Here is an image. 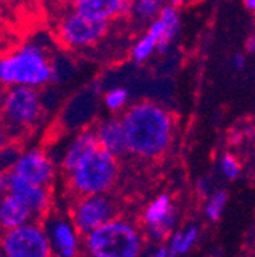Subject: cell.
Segmentation results:
<instances>
[{"label": "cell", "mask_w": 255, "mask_h": 257, "mask_svg": "<svg viewBox=\"0 0 255 257\" xmlns=\"http://www.w3.org/2000/svg\"><path fill=\"white\" fill-rule=\"evenodd\" d=\"M129 100H130V95L124 87H112V89L106 90L104 96H103V103H104L106 109L112 113L125 110L127 104H129Z\"/></svg>", "instance_id": "cell-21"}, {"label": "cell", "mask_w": 255, "mask_h": 257, "mask_svg": "<svg viewBox=\"0 0 255 257\" xmlns=\"http://www.w3.org/2000/svg\"><path fill=\"white\" fill-rule=\"evenodd\" d=\"M11 2H13V0H0V7H5V5H8Z\"/></svg>", "instance_id": "cell-35"}, {"label": "cell", "mask_w": 255, "mask_h": 257, "mask_svg": "<svg viewBox=\"0 0 255 257\" xmlns=\"http://www.w3.org/2000/svg\"><path fill=\"white\" fill-rule=\"evenodd\" d=\"M244 7L249 10V11H253L255 13V0H243Z\"/></svg>", "instance_id": "cell-32"}, {"label": "cell", "mask_w": 255, "mask_h": 257, "mask_svg": "<svg viewBox=\"0 0 255 257\" xmlns=\"http://www.w3.org/2000/svg\"><path fill=\"white\" fill-rule=\"evenodd\" d=\"M226 202H228V195L226 191L223 190H215L212 195L208 198L206 204H205V216L208 220L211 222H217L220 220L223 211H225V207H226Z\"/></svg>", "instance_id": "cell-22"}, {"label": "cell", "mask_w": 255, "mask_h": 257, "mask_svg": "<svg viewBox=\"0 0 255 257\" xmlns=\"http://www.w3.org/2000/svg\"><path fill=\"white\" fill-rule=\"evenodd\" d=\"M100 149L97 135H95L93 128H86L77 134L69 144L65 147L60 159V166L63 173H69L75 167H78L84 159H87L93 152H97Z\"/></svg>", "instance_id": "cell-13"}, {"label": "cell", "mask_w": 255, "mask_h": 257, "mask_svg": "<svg viewBox=\"0 0 255 257\" xmlns=\"http://www.w3.org/2000/svg\"><path fill=\"white\" fill-rule=\"evenodd\" d=\"M11 140H13V137H11L10 131L7 128V125L0 124V150L11 146Z\"/></svg>", "instance_id": "cell-26"}, {"label": "cell", "mask_w": 255, "mask_h": 257, "mask_svg": "<svg viewBox=\"0 0 255 257\" xmlns=\"http://www.w3.org/2000/svg\"><path fill=\"white\" fill-rule=\"evenodd\" d=\"M232 66L235 69H243L244 66V55L243 54H235L234 58H232Z\"/></svg>", "instance_id": "cell-28"}, {"label": "cell", "mask_w": 255, "mask_h": 257, "mask_svg": "<svg viewBox=\"0 0 255 257\" xmlns=\"http://www.w3.org/2000/svg\"><path fill=\"white\" fill-rule=\"evenodd\" d=\"M141 257H170L167 245H153L148 249H144Z\"/></svg>", "instance_id": "cell-24"}, {"label": "cell", "mask_w": 255, "mask_h": 257, "mask_svg": "<svg viewBox=\"0 0 255 257\" xmlns=\"http://www.w3.org/2000/svg\"><path fill=\"white\" fill-rule=\"evenodd\" d=\"M118 204L116 201L106 195H92L75 198L71 204L69 217L72 219L77 230L81 236H87L104 223L118 217Z\"/></svg>", "instance_id": "cell-8"}, {"label": "cell", "mask_w": 255, "mask_h": 257, "mask_svg": "<svg viewBox=\"0 0 255 257\" xmlns=\"http://www.w3.org/2000/svg\"><path fill=\"white\" fill-rule=\"evenodd\" d=\"M132 0H86L77 10L87 19L103 23L132 16Z\"/></svg>", "instance_id": "cell-14"}, {"label": "cell", "mask_w": 255, "mask_h": 257, "mask_svg": "<svg viewBox=\"0 0 255 257\" xmlns=\"http://www.w3.org/2000/svg\"><path fill=\"white\" fill-rule=\"evenodd\" d=\"M157 20L162 26V36L157 43V52L165 54L168 51V48L173 45V42L176 40L179 31H180V16L176 8L167 5L165 10L161 13V16L157 17Z\"/></svg>", "instance_id": "cell-18"}, {"label": "cell", "mask_w": 255, "mask_h": 257, "mask_svg": "<svg viewBox=\"0 0 255 257\" xmlns=\"http://www.w3.org/2000/svg\"><path fill=\"white\" fill-rule=\"evenodd\" d=\"M61 2L65 4V5H68V7H71V8H77L78 5L86 2V0H61Z\"/></svg>", "instance_id": "cell-29"}, {"label": "cell", "mask_w": 255, "mask_h": 257, "mask_svg": "<svg viewBox=\"0 0 255 257\" xmlns=\"http://www.w3.org/2000/svg\"><path fill=\"white\" fill-rule=\"evenodd\" d=\"M0 257H5V255H4V254H2V251H0Z\"/></svg>", "instance_id": "cell-36"}, {"label": "cell", "mask_w": 255, "mask_h": 257, "mask_svg": "<svg viewBox=\"0 0 255 257\" xmlns=\"http://www.w3.org/2000/svg\"><path fill=\"white\" fill-rule=\"evenodd\" d=\"M154 52H157V39L150 34L148 31H145V34H142L132 46L130 55L132 60L138 64L147 61Z\"/></svg>", "instance_id": "cell-20"}, {"label": "cell", "mask_w": 255, "mask_h": 257, "mask_svg": "<svg viewBox=\"0 0 255 257\" xmlns=\"http://www.w3.org/2000/svg\"><path fill=\"white\" fill-rule=\"evenodd\" d=\"M55 61L49 51L39 40H26L4 55V84L5 87L23 86L43 89L54 83Z\"/></svg>", "instance_id": "cell-2"}, {"label": "cell", "mask_w": 255, "mask_h": 257, "mask_svg": "<svg viewBox=\"0 0 255 257\" xmlns=\"http://www.w3.org/2000/svg\"><path fill=\"white\" fill-rule=\"evenodd\" d=\"M132 16L139 23H151L168 5L167 0H132Z\"/></svg>", "instance_id": "cell-19"}, {"label": "cell", "mask_w": 255, "mask_h": 257, "mask_svg": "<svg viewBox=\"0 0 255 257\" xmlns=\"http://www.w3.org/2000/svg\"><path fill=\"white\" fill-rule=\"evenodd\" d=\"M196 188H197V193L203 198H209L212 195V190H211V181L208 178H200L196 184Z\"/></svg>", "instance_id": "cell-25"}, {"label": "cell", "mask_w": 255, "mask_h": 257, "mask_svg": "<svg viewBox=\"0 0 255 257\" xmlns=\"http://www.w3.org/2000/svg\"><path fill=\"white\" fill-rule=\"evenodd\" d=\"M167 2H168V5L170 7H173V8H180L182 5H185V2H186V0H167Z\"/></svg>", "instance_id": "cell-31"}, {"label": "cell", "mask_w": 255, "mask_h": 257, "mask_svg": "<svg viewBox=\"0 0 255 257\" xmlns=\"http://www.w3.org/2000/svg\"><path fill=\"white\" fill-rule=\"evenodd\" d=\"M109 32V23L84 17L77 8L63 13L55 25V37L68 51H83L97 46Z\"/></svg>", "instance_id": "cell-6"}, {"label": "cell", "mask_w": 255, "mask_h": 257, "mask_svg": "<svg viewBox=\"0 0 255 257\" xmlns=\"http://www.w3.org/2000/svg\"><path fill=\"white\" fill-rule=\"evenodd\" d=\"M144 236L153 245H161L170 239L176 230L177 208L168 195L154 198L142 213Z\"/></svg>", "instance_id": "cell-9"}, {"label": "cell", "mask_w": 255, "mask_h": 257, "mask_svg": "<svg viewBox=\"0 0 255 257\" xmlns=\"http://www.w3.org/2000/svg\"><path fill=\"white\" fill-rule=\"evenodd\" d=\"M0 251L5 257H52L46 230L37 220L0 233Z\"/></svg>", "instance_id": "cell-7"}, {"label": "cell", "mask_w": 255, "mask_h": 257, "mask_svg": "<svg viewBox=\"0 0 255 257\" xmlns=\"http://www.w3.org/2000/svg\"><path fill=\"white\" fill-rule=\"evenodd\" d=\"M247 49H249L250 52H255V37H252V39L247 42Z\"/></svg>", "instance_id": "cell-33"}, {"label": "cell", "mask_w": 255, "mask_h": 257, "mask_svg": "<svg viewBox=\"0 0 255 257\" xmlns=\"http://www.w3.org/2000/svg\"><path fill=\"white\" fill-rule=\"evenodd\" d=\"M34 216L26 204L17 196L8 195L0 201V233L19 228L25 223L34 222Z\"/></svg>", "instance_id": "cell-16"}, {"label": "cell", "mask_w": 255, "mask_h": 257, "mask_svg": "<svg viewBox=\"0 0 255 257\" xmlns=\"http://www.w3.org/2000/svg\"><path fill=\"white\" fill-rule=\"evenodd\" d=\"M52 257H80L81 234L69 216L49 213L43 219Z\"/></svg>", "instance_id": "cell-11"}, {"label": "cell", "mask_w": 255, "mask_h": 257, "mask_svg": "<svg viewBox=\"0 0 255 257\" xmlns=\"http://www.w3.org/2000/svg\"><path fill=\"white\" fill-rule=\"evenodd\" d=\"M8 187L11 195L26 204L37 222H43V219L52 211L54 196L51 188L31 184L13 172H8Z\"/></svg>", "instance_id": "cell-12"}, {"label": "cell", "mask_w": 255, "mask_h": 257, "mask_svg": "<svg viewBox=\"0 0 255 257\" xmlns=\"http://www.w3.org/2000/svg\"><path fill=\"white\" fill-rule=\"evenodd\" d=\"M118 158L100 147L65 176L71 195L81 198L109 193L118 179Z\"/></svg>", "instance_id": "cell-4"}, {"label": "cell", "mask_w": 255, "mask_h": 257, "mask_svg": "<svg viewBox=\"0 0 255 257\" xmlns=\"http://www.w3.org/2000/svg\"><path fill=\"white\" fill-rule=\"evenodd\" d=\"M4 26V14H2V7H0V29Z\"/></svg>", "instance_id": "cell-34"}, {"label": "cell", "mask_w": 255, "mask_h": 257, "mask_svg": "<svg viewBox=\"0 0 255 257\" xmlns=\"http://www.w3.org/2000/svg\"><path fill=\"white\" fill-rule=\"evenodd\" d=\"M200 237V227L197 223H189L185 228H177L173 231L167 240V248L170 257H180L193 249Z\"/></svg>", "instance_id": "cell-17"}, {"label": "cell", "mask_w": 255, "mask_h": 257, "mask_svg": "<svg viewBox=\"0 0 255 257\" xmlns=\"http://www.w3.org/2000/svg\"><path fill=\"white\" fill-rule=\"evenodd\" d=\"M10 172L31 184L48 188L52 187L57 178L55 161L46 150L40 147H31L20 152Z\"/></svg>", "instance_id": "cell-10"}, {"label": "cell", "mask_w": 255, "mask_h": 257, "mask_svg": "<svg viewBox=\"0 0 255 257\" xmlns=\"http://www.w3.org/2000/svg\"><path fill=\"white\" fill-rule=\"evenodd\" d=\"M4 84V55L0 54V89H2Z\"/></svg>", "instance_id": "cell-30"}, {"label": "cell", "mask_w": 255, "mask_h": 257, "mask_svg": "<svg viewBox=\"0 0 255 257\" xmlns=\"http://www.w3.org/2000/svg\"><path fill=\"white\" fill-rule=\"evenodd\" d=\"M89 257H141L144 234L130 220L116 217L84 236Z\"/></svg>", "instance_id": "cell-3"}, {"label": "cell", "mask_w": 255, "mask_h": 257, "mask_svg": "<svg viewBox=\"0 0 255 257\" xmlns=\"http://www.w3.org/2000/svg\"><path fill=\"white\" fill-rule=\"evenodd\" d=\"M93 132L97 135L98 144L103 150L112 153L116 158H121L129 153L121 118L109 116L101 119L93 127Z\"/></svg>", "instance_id": "cell-15"}, {"label": "cell", "mask_w": 255, "mask_h": 257, "mask_svg": "<svg viewBox=\"0 0 255 257\" xmlns=\"http://www.w3.org/2000/svg\"><path fill=\"white\" fill-rule=\"evenodd\" d=\"M121 122L127 150L136 158L157 159L168 150L173 141L174 118L159 103L148 100L133 103L124 110Z\"/></svg>", "instance_id": "cell-1"}, {"label": "cell", "mask_w": 255, "mask_h": 257, "mask_svg": "<svg viewBox=\"0 0 255 257\" xmlns=\"http://www.w3.org/2000/svg\"><path fill=\"white\" fill-rule=\"evenodd\" d=\"M220 170H221V175L226 179L234 181L240 176L241 166L232 153H223L220 158Z\"/></svg>", "instance_id": "cell-23"}, {"label": "cell", "mask_w": 255, "mask_h": 257, "mask_svg": "<svg viewBox=\"0 0 255 257\" xmlns=\"http://www.w3.org/2000/svg\"><path fill=\"white\" fill-rule=\"evenodd\" d=\"M0 112L11 137L20 135L42 119V95L37 89L31 87H7L0 96Z\"/></svg>", "instance_id": "cell-5"}, {"label": "cell", "mask_w": 255, "mask_h": 257, "mask_svg": "<svg viewBox=\"0 0 255 257\" xmlns=\"http://www.w3.org/2000/svg\"><path fill=\"white\" fill-rule=\"evenodd\" d=\"M10 193L8 187V172H0V201Z\"/></svg>", "instance_id": "cell-27"}]
</instances>
